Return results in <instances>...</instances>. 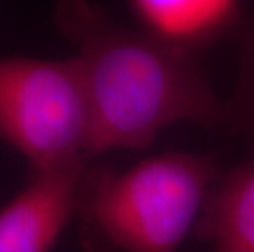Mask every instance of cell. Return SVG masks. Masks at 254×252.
Segmentation results:
<instances>
[{"mask_svg":"<svg viewBox=\"0 0 254 252\" xmlns=\"http://www.w3.org/2000/svg\"><path fill=\"white\" fill-rule=\"evenodd\" d=\"M55 20L77 46L90 108L89 155L144 149L181 121H223L200 54L117 23L87 2L59 3Z\"/></svg>","mask_w":254,"mask_h":252,"instance_id":"obj_1","label":"cell"},{"mask_svg":"<svg viewBox=\"0 0 254 252\" xmlns=\"http://www.w3.org/2000/svg\"><path fill=\"white\" fill-rule=\"evenodd\" d=\"M215 177L207 155L167 152L125 172L95 175L87 216L104 243L123 252H176L195 223Z\"/></svg>","mask_w":254,"mask_h":252,"instance_id":"obj_2","label":"cell"},{"mask_svg":"<svg viewBox=\"0 0 254 252\" xmlns=\"http://www.w3.org/2000/svg\"><path fill=\"white\" fill-rule=\"evenodd\" d=\"M90 108L77 57H0V138L38 172L84 167Z\"/></svg>","mask_w":254,"mask_h":252,"instance_id":"obj_3","label":"cell"},{"mask_svg":"<svg viewBox=\"0 0 254 252\" xmlns=\"http://www.w3.org/2000/svg\"><path fill=\"white\" fill-rule=\"evenodd\" d=\"M84 167L38 172L0 210V252H50L82 197Z\"/></svg>","mask_w":254,"mask_h":252,"instance_id":"obj_4","label":"cell"},{"mask_svg":"<svg viewBox=\"0 0 254 252\" xmlns=\"http://www.w3.org/2000/svg\"><path fill=\"white\" fill-rule=\"evenodd\" d=\"M129 8L143 31L195 54L228 33L241 15L233 0H134Z\"/></svg>","mask_w":254,"mask_h":252,"instance_id":"obj_5","label":"cell"},{"mask_svg":"<svg viewBox=\"0 0 254 252\" xmlns=\"http://www.w3.org/2000/svg\"><path fill=\"white\" fill-rule=\"evenodd\" d=\"M202 229L212 252H254V159L208 195Z\"/></svg>","mask_w":254,"mask_h":252,"instance_id":"obj_6","label":"cell"}]
</instances>
